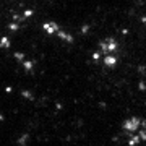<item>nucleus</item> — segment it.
Wrapping results in <instances>:
<instances>
[{"instance_id":"1","label":"nucleus","mask_w":146,"mask_h":146,"mask_svg":"<svg viewBox=\"0 0 146 146\" xmlns=\"http://www.w3.org/2000/svg\"><path fill=\"white\" fill-rule=\"evenodd\" d=\"M122 128L127 133V141L130 146L140 145V143L146 141V122L143 119L131 117V119L123 122Z\"/></svg>"},{"instance_id":"3","label":"nucleus","mask_w":146,"mask_h":146,"mask_svg":"<svg viewBox=\"0 0 146 146\" xmlns=\"http://www.w3.org/2000/svg\"><path fill=\"white\" fill-rule=\"evenodd\" d=\"M44 29H46L49 34H58V33H60V29H58V26L55 23H46V25H44Z\"/></svg>"},{"instance_id":"2","label":"nucleus","mask_w":146,"mask_h":146,"mask_svg":"<svg viewBox=\"0 0 146 146\" xmlns=\"http://www.w3.org/2000/svg\"><path fill=\"white\" fill-rule=\"evenodd\" d=\"M117 42L114 39H104V41L99 44V52L94 54V58L96 60H102L106 67L109 68H114L117 65Z\"/></svg>"}]
</instances>
